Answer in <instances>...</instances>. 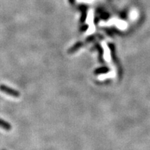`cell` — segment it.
Instances as JSON below:
<instances>
[{"label":"cell","instance_id":"6da1fadb","mask_svg":"<svg viewBox=\"0 0 150 150\" xmlns=\"http://www.w3.org/2000/svg\"><path fill=\"white\" fill-rule=\"evenodd\" d=\"M0 91L13 97H19L20 96V92L13 88H11L8 87V86L4 85V84H1L0 85Z\"/></svg>","mask_w":150,"mask_h":150},{"label":"cell","instance_id":"277c9868","mask_svg":"<svg viewBox=\"0 0 150 150\" xmlns=\"http://www.w3.org/2000/svg\"><path fill=\"white\" fill-rule=\"evenodd\" d=\"M81 46V42H78V43H76V44H75L74 46L72 47H71V48L70 49V50H69L68 53H70V54L74 53V52H76V50H77Z\"/></svg>","mask_w":150,"mask_h":150},{"label":"cell","instance_id":"7a4b0ae2","mask_svg":"<svg viewBox=\"0 0 150 150\" xmlns=\"http://www.w3.org/2000/svg\"><path fill=\"white\" fill-rule=\"evenodd\" d=\"M79 9L81 11V22H85L86 16H87V6L86 5H80L79 6Z\"/></svg>","mask_w":150,"mask_h":150},{"label":"cell","instance_id":"8992f818","mask_svg":"<svg viewBox=\"0 0 150 150\" xmlns=\"http://www.w3.org/2000/svg\"></svg>","mask_w":150,"mask_h":150},{"label":"cell","instance_id":"3957f363","mask_svg":"<svg viewBox=\"0 0 150 150\" xmlns=\"http://www.w3.org/2000/svg\"><path fill=\"white\" fill-rule=\"evenodd\" d=\"M0 127L6 131H10L12 129V126L11 125V124H9L7 121L4 120L3 119H1V118H0Z\"/></svg>","mask_w":150,"mask_h":150},{"label":"cell","instance_id":"5b68a950","mask_svg":"<svg viewBox=\"0 0 150 150\" xmlns=\"http://www.w3.org/2000/svg\"><path fill=\"white\" fill-rule=\"evenodd\" d=\"M68 1H69V3L72 5H73L75 3V0H68Z\"/></svg>","mask_w":150,"mask_h":150}]
</instances>
